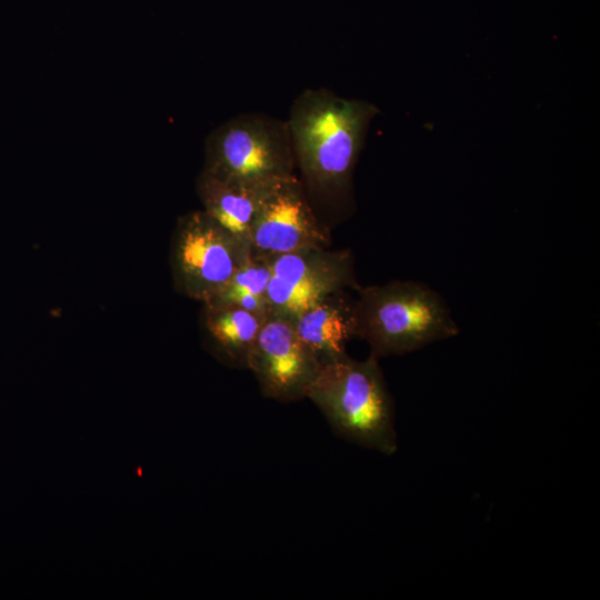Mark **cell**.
I'll list each match as a JSON object with an SVG mask.
<instances>
[{
	"mask_svg": "<svg viewBox=\"0 0 600 600\" xmlns=\"http://www.w3.org/2000/svg\"><path fill=\"white\" fill-rule=\"evenodd\" d=\"M271 274V259L251 252L249 259L232 276L221 292L206 303H229L243 296L267 298Z\"/></svg>",
	"mask_w": 600,
	"mask_h": 600,
	"instance_id": "cell-12",
	"label": "cell"
},
{
	"mask_svg": "<svg viewBox=\"0 0 600 600\" xmlns=\"http://www.w3.org/2000/svg\"><path fill=\"white\" fill-rule=\"evenodd\" d=\"M279 180L282 179L267 181L230 179L202 170L197 178L196 188L203 206L202 210L250 244L254 217Z\"/></svg>",
	"mask_w": 600,
	"mask_h": 600,
	"instance_id": "cell-9",
	"label": "cell"
},
{
	"mask_svg": "<svg viewBox=\"0 0 600 600\" xmlns=\"http://www.w3.org/2000/svg\"><path fill=\"white\" fill-rule=\"evenodd\" d=\"M251 254L250 244L206 211L178 220L171 246L174 286L187 297L209 302L227 286Z\"/></svg>",
	"mask_w": 600,
	"mask_h": 600,
	"instance_id": "cell-5",
	"label": "cell"
},
{
	"mask_svg": "<svg viewBox=\"0 0 600 600\" xmlns=\"http://www.w3.org/2000/svg\"><path fill=\"white\" fill-rule=\"evenodd\" d=\"M353 314L354 337L366 340L377 359L409 353L460 331L443 298L417 281L360 288Z\"/></svg>",
	"mask_w": 600,
	"mask_h": 600,
	"instance_id": "cell-3",
	"label": "cell"
},
{
	"mask_svg": "<svg viewBox=\"0 0 600 600\" xmlns=\"http://www.w3.org/2000/svg\"><path fill=\"white\" fill-rule=\"evenodd\" d=\"M330 234L317 218L296 176L279 180L262 201L251 227V252L264 258L309 247L328 248Z\"/></svg>",
	"mask_w": 600,
	"mask_h": 600,
	"instance_id": "cell-7",
	"label": "cell"
},
{
	"mask_svg": "<svg viewBox=\"0 0 600 600\" xmlns=\"http://www.w3.org/2000/svg\"><path fill=\"white\" fill-rule=\"evenodd\" d=\"M378 360L347 353L320 362L309 398L342 438L384 454L398 448L394 407Z\"/></svg>",
	"mask_w": 600,
	"mask_h": 600,
	"instance_id": "cell-2",
	"label": "cell"
},
{
	"mask_svg": "<svg viewBox=\"0 0 600 600\" xmlns=\"http://www.w3.org/2000/svg\"><path fill=\"white\" fill-rule=\"evenodd\" d=\"M319 368L320 360L298 337L293 321L269 314L247 362L263 396L282 402L307 398Z\"/></svg>",
	"mask_w": 600,
	"mask_h": 600,
	"instance_id": "cell-8",
	"label": "cell"
},
{
	"mask_svg": "<svg viewBox=\"0 0 600 600\" xmlns=\"http://www.w3.org/2000/svg\"><path fill=\"white\" fill-rule=\"evenodd\" d=\"M203 328L211 352L223 363L247 368L253 343L267 318L233 304L203 303Z\"/></svg>",
	"mask_w": 600,
	"mask_h": 600,
	"instance_id": "cell-11",
	"label": "cell"
},
{
	"mask_svg": "<svg viewBox=\"0 0 600 600\" xmlns=\"http://www.w3.org/2000/svg\"><path fill=\"white\" fill-rule=\"evenodd\" d=\"M270 314L294 320L331 294L356 287L349 250L309 247L271 259Z\"/></svg>",
	"mask_w": 600,
	"mask_h": 600,
	"instance_id": "cell-6",
	"label": "cell"
},
{
	"mask_svg": "<svg viewBox=\"0 0 600 600\" xmlns=\"http://www.w3.org/2000/svg\"><path fill=\"white\" fill-rule=\"evenodd\" d=\"M296 158L287 120L243 113L213 129L204 143V171L248 181L294 176Z\"/></svg>",
	"mask_w": 600,
	"mask_h": 600,
	"instance_id": "cell-4",
	"label": "cell"
},
{
	"mask_svg": "<svg viewBox=\"0 0 600 600\" xmlns=\"http://www.w3.org/2000/svg\"><path fill=\"white\" fill-rule=\"evenodd\" d=\"M378 113L373 103L328 89H306L294 99L287 122L309 200L330 204L349 200L352 173Z\"/></svg>",
	"mask_w": 600,
	"mask_h": 600,
	"instance_id": "cell-1",
	"label": "cell"
},
{
	"mask_svg": "<svg viewBox=\"0 0 600 600\" xmlns=\"http://www.w3.org/2000/svg\"><path fill=\"white\" fill-rule=\"evenodd\" d=\"M353 302L341 291L292 320L298 337L320 362L346 354V344L354 337Z\"/></svg>",
	"mask_w": 600,
	"mask_h": 600,
	"instance_id": "cell-10",
	"label": "cell"
}]
</instances>
